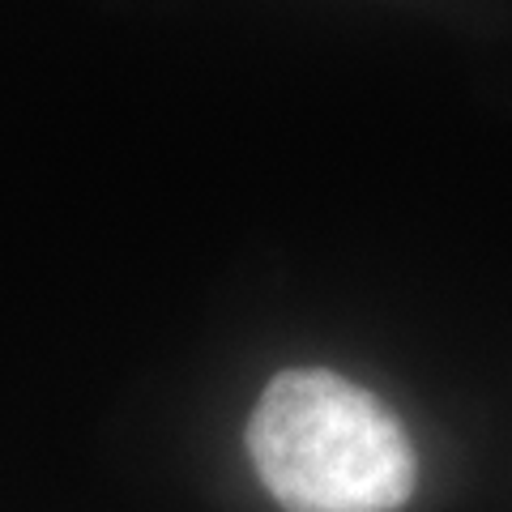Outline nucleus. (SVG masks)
Segmentation results:
<instances>
[{
	"mask_svg": "<svg viewBox=\"0 0 512 512\" xmlns=\"http://www.w3.org/2000/svg\"><path fill=\"white\" fill-rule=\"evenodd\" d=\"M248 453L286 512H402L419 478L397 414L329 367H291L265 384Z\"/></svg>",
	"mask_w": 512,
	"mask_h": 512,
	"instance_id": "nucleus-1",
	"label": "nucleus"
}]
</instances>
